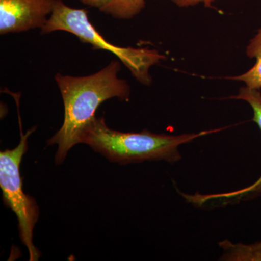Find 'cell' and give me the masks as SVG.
<instances>
[{
	"label": "cell",
	"instance_id": "6da1fadb",
	"mask_svg": "<svg viewBox=\"0 0 261 261\" xmlns=\"http://www.w3.org/2000/svg\"><path fill=\"white\" fill-rule=\"evenodd\" d=\"M121 63L114 60L102 70L85 76H72L58 73L55 80L64 104V121L48 145H58L55 161L61 165L70 149L80 143L81 134L95 117L105 101L112 98L128 100L130 87L118 77Z\"/></svg>",
	"mask_w": 261,
	"mask_h": 261
},
{
	"label": "cell",
	"instance_id": "7a4b0ae2",
	"mask_svg": "<svg viewBox=\"0 0 261 261\" xmlns=\"http://www.w3.org/2000/svg\"><path fill=\"white\" fill-rule=\"evenodd\" d=\"M223 129L181 135H157L148 130L139 133L121 132L109 128L103 117L95 116L81 134L80 143L90 146L109 161L121 165L146 161L173 163L181 159L179 146Z\"/></svg>",
	"mask_w": 261,
	"mask_h": 261
},
{
	"label": "cell",
	"instance_id": "3957f363",
	"mask_svg": "<svg viewBox=\"0 0 261 261\" xmlns=\"http://www.w3.org/2000/svg\"><path fill=\"white\" fill-rule=\"evenodd\" d=\"M40 30L42 34L59 31L70 33L94 49L111 51L129 70L136 80L145 85L152 82L149 74L151 67L165 59L156 49L118 47L108 42L89 21L87 10L71 8L63 0H56L50 16Z\"/></svg>",
	"mask_w": 261,
	"mask_h": 261
},
{
	"label": "cell",
	"instance_id": "277c9868",
	"mask_svg": "<svg viewBox=\"0 0 261 261\" xmlns=\"http://www.w3.org/2000/svg\"><path fill=\"white\" fill-rule=\"evenodd\" d=\"M18 116L21 135L18 145L14 149H7L0 152V187L5 205L18 218L19 234L22 243L28 249L29 260L37 261L41 253L33 243V235L34 226L39 220V207L32 196L24 193L20 174V163L28 149L29 137L36 130V127L23 135L19 111Z\"/></svg>",
	"mask_w": 261,
	"mask_h": 261
},
{
	"label": "cell",
	"instance_id": "5b68a950",
	"mask_svg": "<svg viewBox=\"0 0 261 261\" xmlns=\"http://www.w3.org/2000/svg\"><path fill=\"white\" fill-rule=\"evenodd\" d=\"M56 0H0V34L42 29Z\"/></svg>",
	"mask_w": 261,
	"mask_h": 261
},
{
	"label": "cell",
	"instance_id": "8992f818",
	"mask_svg": "<svg viewBox=\"0 0 261 261\" xmlns=\"http://www.w3.org/2000/svg\"><path fill=\"white\" fill-rule=\"evenodd\" d=\"M84 5L118 20H129L140 14L147 0H80Z\"/></svg>",
	"mask_w": 261,
	"mask_h": 261
},
{
	"label": "cell",
	"instance_id": "52a82bcc",
	"mask_svg": "<svg viewBox=\"0 0 261 261\" xmlns=\"http://www.w3.org/2000/svg\"><path fill=\"white\" fill-rule=\"evenodd\" d=\"M231 99H241L250 105L253 111L252 121L257 123L261 130V92L260 89L245 87L240 88L238 95L231 96ZM239 196L261 195V176L253 185L237 192Z\"/></svg>",
	"mask_w": 261,
	"mask_h": 261
},
{
	"label": "cell",
	"instance_id": "ba28073f",
	"mask_svg": "<svg viewBox=\"0 0 261 261\" xmlns=\"http://www.w3.org/2000/svg\"><path fill=\"white\" fill-rule=\"evenodd\" d=\"M247 56L255 58V63L250 70L238 76L228 77V80L241 81L249 88L261 89V28L249 42L246 48Z\"/></svg>",
	"mask_w": 261,
	"mask_h": 261
},
{
	"label": "cell",
	"instance_id": "9c48e42d",
	"mask_svg": "<svg viewBox=\"0 0 261 261\" xmlns=\"http://www.w3.org/2000/svg\"><path fill=\"white\" fill-rule=\"evenodd\" d=\"M219 245L223 250L221 260L261 261V241L245 245L224 240Z\"/></svg>",
	"mask_w": 261,
	"mask_h": 261
},
{
	"label": "cell",
	"instance_id": "30bf717a",
	"mask_svg": "<svg viewBox=\"0 0 261 261\" xmlns=\"http://www.w3.org/2000/svg\"><path fill=\"white\" fill-rule=\"evenodd\" d=\"M180 8H187V7L195 6L202 3L207 8H211L213 3L217 0H171Z\"/></svg>",
	"mask_w": 261,
	"mask_h": 261
}]
</instances>
